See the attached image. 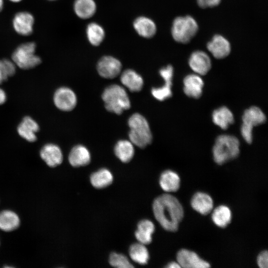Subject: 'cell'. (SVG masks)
Instances as JSON below:
<instances>
[{
  "label": "cell",
  "mask_w": 268,
  "mask_h": 268,
  "mask_svg": "<svg viewBox=\"0 0 268 268\" xmlns=\"http://www.w3.org/2000/svg\"><path fill=\"white\" fill-rule=\"evenodd\" d=\"M156 219L165 230L175 231L184 216L183 208L174 196L163 194L156 198L152 205Z\"/></svg>",
  "instance_id": "6da1fadb"
},
{
  "label": "cell",
  "mask_w": 268,
  "mask_h": 268,
  "mask_svg": "<svg viewBox=\"0 0 268 268\" xmlns=\"http://www.w3.org/2000/svg\"><path fill=\"white\" fill-rule=\"evenodd\" d=\"M240 152L239 140L234 136L222 134L218 136L212 148L214 161L222 164L238 156Z\"/></svg>",
  "instance_id": "7a4b0ae2"
},
{
  "label": "cell",
  "mask_w": 268,
  "mask_h": 268,
  "mask_svg": "<svg viewBox=\"0 0 268 268\" xmlns=\"http://www.w3.org/2000/svg\"><path fill=\"white\" fill-rule=\"evenodd\" d=\"M130 128L129 136L132 143L140 148H144L152 140V135L146 119L139 113L133 114L128 120Z\"/></svg>",
  "instance_id": "3957f363"
},
{
  "label": "cell",
  "mask_w": 268,
  "mask_h": 268,
  "mask_svg": "<svg viewBox=\"0 0 268 268\" xmlns=\"http://www.w3.org/2000/svg\"><path fill=\"white\" fill-rule=\"evenodd\" d=\"M106 109L116 114H121L130 109L131 102L125 89L121 86L112 84L106 87L102 95Z\"/></svg>",
  "instance_id": "277c9868"
},
{
  "label": "cell",
  "mask_w": 268,
  "mask_h": 268,
  "mask_svg": "<svg viewBox=\"0 0 268 268\" xmlns=\"http://www.w3.org/2000/svg\"><path fill=\"white\" fill-rule=\"evenodd\" d=\"M198 30V25L192 16L187 15L176 17L172 24L171 34L177 42L186 44L195 36Z\"/></svg>",
  "instance_id": "5b68a950"
},
{
  "label": "cell",
  "mask_w": 268,
  "mask_h": 268,
  "mask_svg": "<svg viewBox=\"0 0 268 268\" xmlns=\"http://www.w3.org/2000/svg\"><path fill=\"white\" fill-rule=\"evenodd\" d=\"M36 44L27 42L20 45L12 54V61L23 69L33 68L41 64V58L35 55Z\"/></svg>",
  "instance_id": "8992f818"
},
{
  "label": "cell",
  "mask_w": 268,
  "mask_h": 268,
  "mask_svg": "<svg viewBox=\"0 0 268 268\" xmlns=\"http://www.w3.org/2000/svg\"><path fill=\"white\" fill-rule=\"evenodd\" d=\"M266 120L265 114L258 107L252 106L244 111L241 133L243 138L248 143L252 142L253 128L264 123Z\"/></svg>",
  "instance_id": "52a82bcc"
},
{
  "label": "cell",
  "mask_w": 268,
  "mask_h": 268,
  "mask_svg": "<svg viewBox=\"0 0 268 268\" xmlns=\"http://www.w3.org/2000/svg\"><path fill=\"white\" fill-rule=\"evenodd\" d=\"M54 103L58 109L63 111H70L77 104L75 93L67 87H61L57 89L54 95Z\"/></svg>",
  "instance_id": "ba28073f"
},
{
  "label": "cell",
  "mask_w": 268,
  "mask_h": 268,
  "mask_svg": "<svg viewBox=\"0 0 268 268\" xmlns=\"http://www.w3.org/2000/svg\"><path fill=\"white\" fill-rule=\"evenodd\" d=\"M122 67V64L119 60L110 56L101 58L97 66L100 75L108 79L118 76L121 72Z\"/></svg>",
  "instance_id": "9c48e42d"
},
{
  "label": "cell",
  "mask_w": 268,
  "mask_h": 268,
  "mask_svg": "<svg viewBox=\"0 0 268 268\" xmlns=\"http://www.w3.org/2000/svg\"><path fill=\"white\" fill-rule=\"evenodd\" d=\"M177 263L181 268H207L210 265L201 259L195 252L187 249L180 250L177 255Z\"/></svg>",
  "instance_id": "30bf717a"
},
{
  "label": "cell",
  "mask_w": 268,
  "mask_h": 268,
  "mask_svg": "<svg viewBox=\"0 0 268 268\" xmlns=\"http://www.w3.org/2000/svg\"><path fill=\"white\" fill-rule=\"evenodd\" d=\"M189 65L191 69L197 74H206L211 68V63L209 56L201 51H196L191 55Z\"/></svg>",
  "instance_id": "8fae6325"
},
{
  "label": "cell",
  "mask_w": 268,
  "mask_h": 268,
  "mask_svg": "<svg viewBox=\"0 0 268 268\" xmlns=\"http://www.w3.org/2000/svg\"><path fill=\"white\" fill-rule=\"evenodd\" d=\"M207 48L215 58L221 59L229 55L231 45L227 39L220 35H214L207 44Z\"/></svg>",
  "instance_id": "7c38bea8"
},
{
  "label": "cell",
  "mask_w": 268,
  "mask_h": 268,
  "mask_svg": "<svg viewBox=\"0 0 268 268\" xmlns=\"http://www.w3.org/2000/svg\"><path fill=\"white\" fill-rule=\"evenodd\" d=\"M42 159L51 167L60 165L63 160V155L61 148L56 144L48 143L44 145L40 151Z\"/></svg>",
  "instance_id": "4fadbf2b"
},
{
  "label": "cell",
  "mask_w": 268,
  "mask_h": 268,
  "mask_svg": "<svg viewBox=\"0 0 268 268\" xmlns=\"http://www.w3.org/2000/svg\"><path fill=\"white\" fill-rule=\"evenodd\" d=\"M34 19L33 15L26 11L19 12L13 19V26L15 31L24 36L30 35L33 32Z\"/></svg>",
  "instance_id": "5bb4252c"
},
{
  "label": "cell",
  "mask_w": 268,
  "mask_h": 268,
  "mask_svg": "<svg viewBox=\"0 0 268 268\" xmlns=\"http://www.w3.org/2000/svg\"><path fill=\"white\" fill-rule=\"evenodd\" d=\"M40 130L38 124L31 117L25 116L17 126L18 134L27 141L32 142L37 140L36 134Z\"/></svg>",
  "instance_id": "9a60e30c"
},
{
  "label": "cell",
  "mask_w": 268,
  "mask_h": 268,
  "mask_svg": "<svg viewBox=\"0 0 268 268\" xmlns=\"http://www.w3.org/2000/svg\"><path fill=\"white\" fill-rule=\"evenodd\" d=\"M184 91L186 95L194 98L201 97L204 83L200 75L190 74L184 79Z\"/></svg>",
  "instance_id": "2e32d148"
},
{
  "label": "cell",
  "mask_w": 268,
  "mask_h": 268,
  "mask_svg": "<svg viewBox=\"0 0 268 268\" xmlns=\"http://www.w3.org/2000/svg\"><path fill=\"white\" fill-rule=\"evenodd\" d=\"M68 158L71 165L78 167L88 164L90 161L91 156L86 147L82 145H77L71 149Z\"/></svg>",
  "instance_id": "e0dca14e"
},
{
  "label": "cell",
  "mask_w": 268,
  "mask_h": 268,
  "mask_svg": "<svg viewBox=\"0 0 268 268\" xmlns=\"http://www.w3.org/2000/svg\"><path fill=\"white\" fill-rule=\"evenodd\" d=\"M191 204L196 211L205 215L212 210L213 202L212 198L208 194L202 192H198L192 197Z\"/></svg>",
  "instance_id": "ac0fdd59"
},
{
  "label": "cell",
  "mask_w": 268,
  "mask_h": 268,
  "mask_svg": "<svg viewBox=\"0 0 268 268\" xmlns=\"http://www.w3.org/2000/svg\"><path fill=\"white\" fill-rule=\"evenodd\" d=\"M120 80L122 83L132 92L140 91L143 85L142 77L131 69H128L122 73Z\"/></svg>",
  "instance_id": "d6986e66"
},
{
  "label": "cell",
  "mask_w": 268,
  "mask_h": 268,
  "mask_svg": "<svg viewBox=\"0 0 268 268\" xmlns=\"http://www.w3.org/2000/svg\"><path fill=\"white\" fill-rule=\"evenodd\" d=\"M134 27L138 35L146 38L152 37L157 29L154 22L145 16L136 18L134 22Z\"/></svg>",
  "instance_id": "ffe728a7"
},
{
  "label": "cell",
  "mask_w": 268,
  "mask_h": 268,
  "mask_svg": "<svg viewBox=\"0 0 268 268\" xmlns=\"http://www.w3.org/2000/svg\"><path fill=\"white\" fill-rule=\"evenodd\" d=\"M212 119L213 123L222 130H226L234 121L233 113L225 106L214 110Z\"/></svg>",
  "instance_id": "44dd1931"
},
{
  "label": "cell",
  "mask_w": 268,
  "mask_h": 268,
  "mask_svg": "<svg viewBox=\"0 0 268 268\" xmlns=\"http://www.w3.org/2000/svg\"><path fill=\"white\" fill-rule=\"evenodd\" d=\"M154 230L155 226L151 221L142 220L137 224V229L135 232V238L141 244H149L152 241V234Z\"/></svg>",
  "instance_id": "7402d4cb"
},
{
  "label": "cell",
  "mask_w": 268,
  "mask_h": 268,
  "mask_svg": "<svg viewBox=\"0 0 268 268\" xmlns=\"http://www.w3.org/2000/svg\"><path fill=\"white\" fill-rule=\"evenodd\" d=\"M20 220L18 214L10 210L0 212V229L4 232H11L17 229Z\"/></svg>",
  "instance_id": "603a6c76"
},
{
  "label": "cell",
  "mask_w": 268,
  "mask_h": 268,
  "mask_svg": "<svg viewBox=\"0 0 268 268\" xmlns=\"http://www.w3.org/2000/svg\"><path fill=\"white\" fill-rule=\"evenodd\" d=\"M159 184L162 189L166 192H176L180 188V179L176 172L166 170L160 177Z\"/></svg>",
  "instance_id": "cb8c5ba5"
},
{
  "label": "cell",
  "mask_w": 268,
  "mask_h": 268,
  "mask_svg": "<svg viewBox=\"0 0 268 268\" xmlns=\"http://www.w3.org/2000/svg\"><path fill=\"white\" fill-rule=\"evenodd\" d=\"M74 10L79 18L88 19L95 14L96 4L94 0H76L74 3Z\"/></svg>",
  "instance_id": "d4e9b609"
},
{
  "label": "cell",
  "mask_w": 268,
  "mask_h": 268,
  "mask_svg": "<svg viewBox=\"0 0 268 268\" xmlns=\"http://www.w3.org/2000/svg\"><path fill=\"white\" fill-rule=\"evenodd\" d=\"M114 152L116 156L122 162H128L131 160L134 155L133 144L129 140H120L116 143Z\"/></svg>",
  "instance_id": "484cf974"
},
{
  "label": "cell",
  "mask_w": 268,
  "mask_h": 268,
  "mask_svg": "<svg viewBox=\"0 0 268 268\" xmlns=\"http://www.w3.org/2000/svg\"><path fill=\"white\" fill-rule=\"evenodd\" d=\"M92 185L96 189H102L109 186L113 182L111 172L106 168H102L93 173L90 178Z\"/></svg>",
  "instance_id": "4316f807"
},
{
  "label": "cell",
  "mask_w": 268,
  "mask_h": 268,
  "mask_svg": "<svg viewBox=\"0 0 268 268\" xmlns=\"http://www.w3.org/2000/svg\"><path fill=\"white\" fill-rule=\"evenodd\" d=\"M232 214L227 206L223 205L216 207L212 213V220L215 225L220 227H226L231 221Z\"/></svg>",
  "instance_id": "83f0119b"
},
{
  "label": "cell",
  "mask_w": 268,
  "mask_h": 268,
  "mask_svg": "<svg viewBox=\"0 0 268 268\" xmlns=\"http://www.w3.org/2000/svg\"><path fill=\"white\" fill-rule=\"evenodd\" d=\"M129 254L132 260L140 265H145L149 255L145 245L139 242L132 244L129 249Z\"/></svg>",
  "instance_id": "f1b7e54d"
},
{
  "label": "cell",
  "mask_w": 268,
  "mask_h": 268,
  "mask_svg": "<svg viewBox=\"0 0 268 268\" xmlns=\"http://www.w3.org/2000/svg\"><path fill=\"white\" fill-rule=\"evenodd\" d=\"M86 35L89 42L92 45L97 46L103 41L105 33L101 25L95 22H92L87 27Z\"/></svg>",
  "instance_id": "f546056e"
},
{
  "label": "cell",
  "mask_w": 268,
  "mask_h": 268,
  "mask_svg": "<svg viewBox=\"0 0 268 268\" xmlns=\"http://www.w3.org/2000/svg\"><path fill=\"white\" fill-rule=\"evenodd\" d=\"M16 71V65L7 59L0 60V84L13 76Z\"/></svg>",
  "instance_id": "4dcf8cb0"
},
{
  "label": "cell",
  "mask_w": 268,
  "mask_h": 268,
  "mask_svg": "<svg viewBox=\"0 0 268 268\" xmlns=\"http://www.w3.org/2000/svg\"><path fill=\"white\" fill-rule=\"evenodd\" d=\"M165 84L160 87L153 88L151 89L152 96L159 101H164L172 95L171 86L172 81L164 80Z\"/></svg>",
  "instance_id": "1f68e13d"
},
{
  "label": "cell",
  "mask_w": 268,
  "mask_h": 268,
  "mask_svg": "<svg viewBox=\"0 0 268 268\" xmlns=\"http://www.w3.org/2000/svg\"><path fill=\"white\" fill-rule=\"evenodd\" d=\"M110 264L118 268H131L134 267L128 259L124 255L112 253L109 257Z\"/></svg>",
  "instance_id": "d6a6232c"
},
{
  "label": "cell",
  "mask_w": 268,
  "mask_h": 268,
  "mask_svg": "<svg viewBox=\"0 0 268 268\" xmlns=\"http://www.w3.org/2000/svg\"><path fill=\"white\" fill-rule=\"evenodd\" d=\"M159 74L164 80L172 81L173 68L171 65H168L159 70Z\"/></svg>",
  "instance_id": "836d02e7"
},
{
  "label": "cell",
  "mask_w": 268,
  "mask_h": 268,
  "mask_svg": "<svg viewBox=\"0 0 268 268\" xmlns=\"http://www.w3.org/2000/svg\"><path fill=\"white\" fill-rule=\"evenodd\" d=\"M257 264L261 268H267L268 267V253L267 251L261 252L258 256Z\"/></svg>",
  "instance_id": "e575fe53"
},
{
  "label": "cell",
  "mask_w": 268,
  "mask_h": 268,
  "mask_svg": "<svg viewBox=\"0 0 268 268\" xmlns=\"http://www.w3.org/2000/svg\"><path fill=\"white\" fill-rule=\"evenodd\" d=\"M220 1L221 0H197L198 5L203 8L216 6Z\"/></svg>",
  "instance_id": "d590c367"
},
{
  "label": "cell",
  "mask_w": 268,
  "mask_h": 268,
  "mask_svg": "<svg viewBox=\"0 0 268 268\" xmlns=\"http://www.w3.org/2000/svg\"><path fill=\"white\" fill-rule=\"evenodd\" d=\"M6 101V95L5 91L0 88V105L4 104Z\"/></svg>",
  "instance_id": "8d00e7d4"
},
{
  "label": "cell",
  "mask_w": 268,
  "mask_h": 268,
  "mask_svg": "<svg viewBox=\"0 0 268 268\" xmlns=\"http://www.w3.org/2000/svg\"><path fill=\"white\" fill-rule=\"evenodd\" d=\"M167 268H181L180 266L177 262H172L169 263L166 267Z\"/></svg>",
  "instance_id": "74e56055"
},
{
  "label": "cell",
  "mask_w": 268,
  "mask_h": 268,
  "mask_svg": "<svg viewBox=\"0 0 268 268\" xmlns=\"http://www.w3.org/2000/svg\"><path fill=\"white\" fill-rule=\"evenodd\" d=\"M3 7V0H0V12L1 11Z\"/></svg>",
  "instance_id": "f35d334b"
},
{
  "label": "cell",
  "mask_w": 268,
  "mask_h": 268,
  "mask_svg": "<svg viewBox=\"0 0 268 268\" xmlns=\"http://www.w3.org/2000/svg\"><path fill=\"white\" fill-rule=\"evenodd\" d=\"M12 2H17L20 1L21 0H9Z\"/></svg>",
  "instance_id": "ab89813d"
},
{
  "label": "cell",
  "mask_w": 268,
  "mask_h": 268,
  "mask_svg": "<svg viewBox=\"0 0 268 268\" xmlns=\"http://www.w3.org/2000/svg\"></svg>",
  "instance_id": "60d3db41"
}]
</instances>
